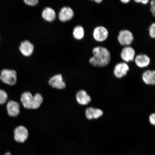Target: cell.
<instances>
[{
  "mask_svg": "<svg viewBox=\"0 0 155 155\" xmlns=\"http://www.w3.org/2000/svg\"><path fill=\"white\" fill-rule=\"evenodd\" d=\"M93 56L89 59L92 66L103 68L107 66L111 60V54L107 48L101 46H95L92 50Z\"/></svg>",
  "mask_w": 155,
  "mask_h": 155,
  "instance_id": "obj_1",
  "label": "cell"
},
{
  "mask_svg": "<svg viewBox=\"0 0 155 155\" xmlns=\"http://www.w3.org/2000/svg\"><path fill=\"white\" fill-rule=\"evenodd\" d=\"M119 43L123 47L131 46L134 41V37L132 32L127 29L120 31L117 37Z\"/></svg>",
  "mask_w": 155,
  "mask_h": 155,
  "instance_id": "obj_2",
  "label": "cell"
},
{
  "mask_svg": "<svg viewBox=\"0 0 155 155\" xmlns=\"http://www.w3.org/2000/svg\"><path fill=\"white\" fill-rule=\"evenodd\" d=\"M0 79L5 84L11 86L14 85L17 81L16 71L13 70L3 69L0 74Z\"/></svg>",
  "mask_w": 155,
  "mask_h": 155,
  "instance_id": "obj_3",
  "label": "cell"
},
{
  "mask_svg": "<svg viewBox=\"0 0 155 155\" xmlns=\"http://www.w3.org/2000/svg\"><path fill=\"white\" fill-rule=\"evenodd\" d=\"M109 33L107 28L103 26H98L95 28L92 32L94 40L98 42L106 41L109 36Z\"/></svg>",
  "mask_w": 155,
  "mask_h": 155,
  "instance_id": "obj_4",
  "label": "cell"
},
{
  "mask_svg": "<svg viewBox=\"0 0 155 155\" xmlns=\"http://www.w3.org/2000/svg\"><path fill=\"white\" fill-rule=\"evenodd\" d=\"M28 130L24 126H19L15 129L14 138L17 143L20 144L25 143L28 140Z\"/></svg>",
  "mask_w": 155,
  "mask_h": 155,
  "instance_id": "obj_5",
  "label": "cell"
},
{
  "mask_svg": "<svg viewBox=\"0 0 155 155\" xmlns=\"http://www.w3.org/2000/svg\"><path fill=\"white\" fill-rule=\"evenodd\" d=\"M120 55L123 61L127 63L134 61L136 56L135 50L131 46H125L122 48Z\"/></svg>",
  "mask_w": 155,
  "mask_h": 155,
  "instance_id": "obj_6",
  "label": "cell"
},
{
  "mask_svg": "<svg viewBox=\"0 0 155 155\" xmlns=\"http://www.w3.org/2000/svg\"><path fill=\"white\" fill-rule=\"evenodd\" d=\"M129 70L130 67L127 63L121 62L116 64L114 67V74L116 78L121 79L127 74Z\"/></svg>",
  "mask_w": 155,
  "mask_h": 155,
  "instance_id": "obj_7",
  "label": "cell"
},
{
  "mask_svg": "<svg viewBox=\"0 0 155 155\" xmlns=\"http://www.w3.org/2000/svg\"><path fill=\"white\" fill-rule=\"evenodd\" d=\"M134 61L137 67L143 68L150 65L151 60L150 57L147 54H140L136 55Z\"/></svg>",
  "mask_w": 155,
  "mask_h": 155,
  "instance_id": "obj_8",
  "label": "cell"
},
{
  "mask_svg": "<svg viewBox=\"0 0 155 155\" xmlns=\"http://www.w3.org/2000/svg\"><path fill=\"white\" fill-rule=\"evenodd\" d=\"M50 86L53 88L62 90L65 88V83L64 81L62 75L61 74L54 75L50 79L48 82Z\"/></svg>",
  "mask_w": 155,
  "mask_h": 155,
  "instance_id": "obj_9",
  "label": "cell"
},
{
  "mask_svg": "<svg viewBox=\"0 0 155 155\" xmlns=\"http://www.w3.org/2000/svg\"><path fill=\"white\" fill-rule=\"evenodd\" d=\"M85 113L87 119L92 120L101 117L103 115L104 112L99 108L89 107L86 108Z\"/></svg>",
  "mask_w": 155,
  "mask_h": 155,
  "instance_id": "obj_10",
  "label": "cell"
},
{
  "mask_svg": "<svg viewBox=\"0 0 155 155\" xmlns=\"http://www.w3.org/2000/svg\"><path fill=\"white\" fill-rule=\"evenodd\" d=\"M78 103L81 105H86L91 101L92 99L86 91L80 90L78 92L76 96Z\"/></svg>",
  "mask_w": 155,
  "mask_h": 155,
  "instance_id": "obj_11",
  "label": "cell"
},
{
  "mask_svg": "<svg viewBox=\"0 0 155 155\" xmlns=\"http://www.w3.org/2000/svg\"><path fill=\"white\" fill-rule=\"evenodd\" d=\"M74 15V12L71 8L64 7L62 8L59 14V18L62 22H65L71 20Z\"/></svg>",
  "mask_w": 155,
  "mask_h": 155,
  "instance_id": "obj_12",
  "label": "cell"
},
{
  "mask_svg": "<svg viewBox=\"0 0 155 155\" xmlns=\"http://www.w3.org/2000/svg\"><path fill=\"white\" fill-rule=\"evenodd\" d=\"M7 109L8 114L11 117H16L20 113V105L18 103L13 101L8 103Z\"/></svg>",
  "mask_w": 155,
  "mask_h": 155,
  "instance_id": "obj_13",
  "label": "cell"
},
{
  "mask_svg": "<svg viewBox=\"0 0 155 155\" xmlns=\"http://www.w3.org/2000/svg\"><path fill=\"white\" fill-rule=\"evenodd\" d=\"M34 96L30 92L23 93L21 97V101L23 106L28 109H32Z\"/></svg>",
  "mask_w": 155,
  "mask_h": 155,
  "instance_id": "obj_14",
  "label": "cell"
},
{
  "mask_svg": "<svg viewBox=\"0 0 155 155\" xmlns=\"http://www.w3.org/2000/svg\"><path fill=\"white\" fill-rule=\"evenodd\" d=\"M19 49L22 55L25 57H29L33 52L34 46L30 41L26 40L21 43Z\"/></svg>",
  "mask_w": 155,
  "mask_h": 155,
  "instance_id": "obj_15",
  "label": "cell"
},
{
  "mask_svg": "<svg viewBox=\"0 0 155 155\" xmlns=\"http://www.w3.org/2000/svg\"><path fill=\"white\" fill-rule=\"evenodd\" d=\"M142 79L145 84L154 86L155 84V71L150 70L145 71L142 74Z\"/></svg>",
  "mask_w": 155,
  "mask_h": 155,
  "instance_id": "obj_16",
  "label": "cell"
},
{
  "mask_svg": "<svg viewBox=\"0 0 155 155\" xmlns=\"http://www.w3.org/2000/svg\"><path fill=\"white\" fill-rule=\"evenodd\" d=\"M42 17L45 20L48 22H52L55 18V11L50 8H46L42 12Z\"/></svg>",
  "mask_w": 155,
  "mask_h": 155,
  "instance_id": "obj_17",
  "label": "cell"
},
{
  "mask_svg": "<svg viewBox=\"0 0 155 155\" xmlns=\"http://www.w3.org/2000/svg\"><path fill=\"white\" fill-rule=\"evenodd\" d=\"M74 38L77 40H82L84 38L85 30L82 26L79 25L74 28L73 32Z\"/></svg>",
  "mask_w": 155,
  "mask_h": 155,
  "instance_id": "obj_18",
  "label": "cell"
},
{
  "mask_svg": "<svg viewBox=\"0 0 155 155\" xmlns=\"http://www.w3.org/2000/svg\"><path fill=\"white\" fill-rule=\"evenodd\" d=\"M43 101V97L41 94L38 93L35 94L34 96L32 109H36L40 107Z\"/></svg>",
  "mask_w": 155,
  "mask_h": 155,
  "instance_id": "obj_19",
  "label": "cell"
},
{
  "mask_svg": "<svg viewBox=\"0 0 155 155\" xmlns=\"http://www.w3.org/2000/svg\"><path fill=\"white\" fill-rule=\"evenodd\" d=\"M8 99V94L6 92L2 90H0V104L5 103Z\"/></svg>",
  "mask_w": 155,
  "mask_h": 155,
  "instance_id": "obj_20",
  "label": "cell"
},
{
  "mask_svg": "<svg viewBox=\"0 0 155 155\" xmlns=\"http://www.w3.org/2000/svg\"><path fill=\"white\" fill-rule=\"evenodd\" d=\"M149 35L150 38L154 39L155 38V23H153L150 25L148 29Z\"/></svg>",
  "mask_w": 155,
  "mask_h": 155,
  "instance_id": "obj_21",
  "label": "cell"
},
{
  "mask_svg": "<svg viewBox=\"0 0 155 155\" xmlns=\"http://www.w3.org/2000/svg\"><path fill=\"white\" fill-rule=\"evenodd\" d=\"M150 11L154 17L155 16V0H151L150 2Z\"/></svg>",
  "mask_w": 155,
  "mask_h": 155,
  "instance_id": "obj_22",
  "label": "cell"
},
{
  "mask_svg": "<svg viewBox=\"0 0 155 155\" xmlns=\"http://www.w3.org/2000/svg\"><path fill=\"white\" fill-rule=\"evenodd\" d=\"M26 5L30 6H34L38 3V0H24Z\"/></svg>",
  "mask_w": 155,
  "mask_h": 155,
  "instance_id": "obj_23",
  "label": "cell"
},
{
  "mask_svg": "<svg viewBox=\"0 0 155 155\" xmlns=\"http://www.w3.org/2000/svg\"><path fill=\"white\" fill-rule=\"evenodd\" d=\"M149 121L151 124L154 126L155 125V114H151L149 116Z\"/></svg>",
  "mask_w": 155,
  "mask_h": 155,
  "instance_id": "obj_24",
  "label": "cell"
},
{
  "mask_svg": "<svg viewBox=\"0 0 155 155\" xmlns=\"http://www.w3.org/2000/svg\"><path fill=\"white\" fill-rule=\"evenodd\" d=\"M135 2L143 5H147L150 3V0H133Z\"/></svg>",
  "mask_w": 155,
  "mask_h": 155,
  "instance_id": "obj_25",
  "label": "cell"
},
{
  "mask_svg": "<svg viewBox=\"0 0 155 155\" xmlns=\"http://www.w3.org/2000/svg\"><path fill=\"white\" fill-rule=\"evenodd\" d=\"M120 1L122 3L124 4H127L130 2L131 0H120Z\"/></svg>",
  "mask_w": 155,
  "mask_h": 155,
  "instance_id": "obj_26",
  "label": "cell"
},
{
  "mask_svg": "<svg viewBox=\"0 0 155 155\" xmlns=\"http://www.w3.org/2000/svg\"><path fill=\"white\" fill-rule=\"evenodd\" d=\"M90 1L94 2L97 4H101L102 2L104 0H90Z\"/></svg>",
  "mask_w": 155,
  "mask_h": 155,
  "instance_id": "obj_27",
  "label": "cell"
},
{
  "mask_svg": "<svg viewBox=\"0 0 155 155\" xmlns=\"http://www.w3.org/2000/svg\"><path fill=\"white\" fill-rule=\"evenodd\" d=\"M4 155H12L10 152H7L4 154Z\"/></svg>",
  "mask_w": 155,
  "mask_h": 155,
  "instance_id": "obj_28",
  "label": "cell"
}]
</instances>
